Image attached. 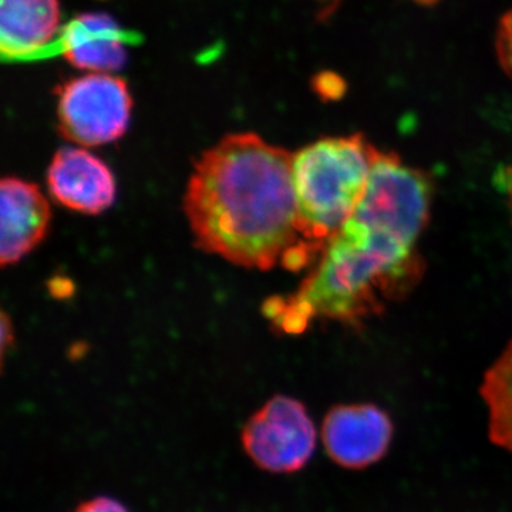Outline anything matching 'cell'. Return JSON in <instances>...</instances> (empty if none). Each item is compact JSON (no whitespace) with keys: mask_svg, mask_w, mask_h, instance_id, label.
<instances>
[{"mask_svg":"<svg viewBox=\"0 0 512 512\" xmlns=\"http://www.w3.org/2000/svg\"><path fill=\"white\" fill-rule=\"evenodd\" d=\"M322 439L336 464L359 470L386 456L393 424L389 414L375 404H343L326 414Z\"/></svg>","mask_w":512,"mask_h":512,"instance_id":"obj_6","label":"cell"},{"mask_svg":"<svg viewBox=\"0 0 512 512\" xmlns=\"http://www.w3.org/2000/svg\"><path fill=\"white\" fill-rule=\"evenodd\" d=\"M431 194L404 171L370 177L352 217L326 242L298 291L265 303L266 318L285 333L318 319L359 328L419 284L424 262L417 242L430 220Z\"/></svg>","mask_w":512,"mask_h":512,"instance_id":"obj_1","label":"cell"},{"mask_svg":"<svg viewBox=\"0 0 512 512\" xmlns=\"http://www.w3.org/2000/svg\"><path fill=\"white\" fill-rule=\"evenodd\" d=\"M495 47L501 67L512 79V10L501 19Z\"/></svg>","mask_w":512,"mask_h":512,"instance_id":"obj_12","label":"cell"},{"mask_svg":"<svg viewBox=\"0 0 512 512\" xmlns=\"http://www.w3.org/2000/svg\"><path fill=\"white\" fill-rule=\"evenodd\" d=\"M53 200L69 210L99 215L116 201V178L107 164L83 148H62L47 170Z\"/></svg>","mask_w":512,"mask_h":512,"instance_id":"obj_8","label":"cell"},{"mask_svg":"<svg viewBox=\"0 0 512 512\" xmlns=\"http://www.w3.org/2000/svg\"><path fill=\"white\" fill-rule=\"evenodd\" d=\"M376 150L362 134H353L322 138L293 156L302 234L320 251L365 197Z\"/></svg>","mask_w":512,"mask_h":512,"instance_id":"obj_3","label":"cell"},{"mask_svg":"<svg viewBox=\"0 0 512 512\" xmlns=\"http://www.w3.org/2000/svg\"><path fill=\"white\" fill-rule=\"evenodd\" d=\"M141 42V35L121 28L106 13H84L67 23L40 59L64 56L77 69L111 73L127 62V46Z\"/></svg>","mask_w":512,"mask_h":512,"instance_id":"obj_7","label":"cell"},{"mask_svg":"<svg viewBox=\"0 0 512 512\" xmlns=\"http://www.w3.org/2000/svg\"><path fill=\"white\" fill-rule=\"evenodd\" d=\"M416 2L421 3V5H433L437 0H416Z\"/></svg>","mask_w":512,"mask_h":512,"instance_id":"obj_16","label":"cell"},{"mask_svg":"<svg viewBox=\"0 0 512 512\" xmlns=\"http://www.w3.org/2000/svg\"><path fill=\"white\" fill-rule=\"evenodd\" d=\"M490 414V439L512 451V340L485 373L480 389Z\"/></svg>","mask_w":512,"mask_h":512,"instance_id":"obj_11","label":"cell"},{"mask_svg":"<svg viewBox=\"0 0 512 512\" xmlns=\"http://www.w3.org/2000/svg\"><path fill=\"white\" fill-rule=\"evenodd\" d=\"M184 212L198 248L244 268L298 272L322 252L302 234L292 154L254 133L222 138L195 161Z\"/></svg>","mask_w":512,"mask_h":512,"instance_id":"obj_2","label":"cell"},{"mask_svg":"<svg viewBox=\"0 0 512 512\" xmlns=\"http://www.w3.org/2000/svg\"><path fill=\"white\" fill-rule=\"evenodd\" d=\"M56 96L60 133L72 143L104 146L126 134L133 100L120 77L84 74L60 84Z\"/></svg>","mask_w":512,"mask_h":512,"instance_id":"obj_4","label":"cell"},{"mask_svg":"<svg viewBox=\"0 0 512 512\" xmlns=\"http://www.w3.org/2000/svg\"><path fill=\"white\" fill-rule=\"evenodd\" d=\"M315 90L325 100H338L345 93V82L333 73L319 74L315 80Z\"/></svg>","mask_w":512,"mask_h":512,"instance_id":"obj_13","label":"cell"},{"mask_svg":"<svg viewBox=\"0 0 512 512\" xmlns=\"http://www.w3.org/2000/svg\"><path fill=\"white\" fill-rule=\"evenodd\" d=\"M2 266L15 265L39 247L49 231L52 211L39 185L16 177L0 183Z\"/></svg>","mask_w":512,"mask_h":512,"instance_id":"obj_9","label":"cell"},{"mask_svg":"<svg viewBox=\"0 0 512 512\" xmlns=\"http://www.w3.org/2000/svg\"><path fill=\"white\" fill-rule=\"evenodd\" d=\"M242 444L262 470L295 473L313 456L316 429L301 402L288 396H275L245 424Z\"/></svg>","mask_w":512,"mask_h":512,"instance_id":"obj_5","label":"cell"},{"mask_svg":"<svg viewBox=\"0 0 512 512\" xmlns=\"http://www.w3.org/2000/svg\"><path fill=\"white\" fill-rule=\"evenodd\" d=\"M59 0H0V52L5 62L40 59L60 33Z\"/></svg>","mask_w":512,"mask_h":512,"instance_id":"obj_10","label":"cell"},{"mask_svg":"<svg viewBox=\"0 0 512 512\" xmlns=\"http://www.w3.org/2000/svg\"><path fill=\"white\" fill-rule=\"evenodd\" d=\"M10 342H13V330L12 326H10L9 318L6 316V313H3L2 316V353L3 356L6 355V348Z\"/></svg>","mask_w":512,"mask_h":512,"instance_id":"obj_15","label":"cell"},{"mask_svg":"<svg viewBox=\"0 0 512 512\" xmlns=\"http://www.w3.org/2000/svg\"><path fill=\"white\" fill-rule=\"evenodd\" d=\"M74 512H130L120 501L110 497H97L86 501Z\"/></svg>","mask_w":512,"mask_h":512,"instance_id":"obj_14","label":"cell"}]
</instances>
